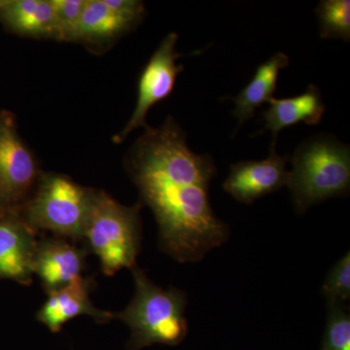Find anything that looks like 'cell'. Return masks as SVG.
<instances>
[{
	"mask_svg": "<svg viewBox=\"0 0 350 350\" xmlns=\"http://www.w3.org/2000/svg\"><path fill=\"white\" fill-rule=\"evenodd\" d=\"M268 109L262 112L264 130L269 131L273 137L271 148H275L278 135L283 129L305 123L314 126L321 122L326 111L319 87L310 84L303 94L286 98H273L269 101Z\"/></svg>",
	"mask_w": 350,
	"mask_h": 350,
	"instance_id": "12",
	"label": "cell"
},
{
	"mask_svg": "<svg viewBox=\"0 0 350 350\" xmlns=\"http://www.w3.org/2000/svg\"><path fill=\"white\" fill-rule=\"evenodd\" d=\"M86 248L70 239L52 237L38 241L33 273L38 276L46 293L50 294L83 278L86 268Z\"/></svg>",
	"mask_w": 350,
	"mask_h": 350,
	"instance_id": "10",
	"label": "cell"
},
{
	"mask_svg": "<svg viewBox=\"0 0 350 350\" xmlns=\"http://www.w3.org/2000/svg\"><path fill=\"white\" fill-rule=\"evenodd\" d=\"M43 172L18 131L15 115L0 111V213L20 211Z\"/></svg>",
	"mask_w": 350,
	"mask_h": 350,
	"instance_id": "6",
	"label": "cell"
},
{
	"mask_svg": "<svg viewBox=\"0 0 350 350\" xmlns=\"http://www.w3.org/2000/svg\"><path fill=\"white\" fill-rule=\"evenodd\" d=\"M0 23L17 36L57 40L50 0H0Z\"/></svg>",
	"mask_w": 350,
	"mask_h": 350,
	"instance_id": "13",
	"label": "cell"
},
{
	"mask_svg": "<svg viewBox=\"0 0 350 350\" xmlns=\"http://www.w3.org/2000/svg\"><path fill=\"white\" fill-rule=\"evenodd\" d=\"M56 20L57 41L75 42L85 0H50Z\"/></svg>",
	"mask_w": 350,
	"mask_h": 350,
	"instance_id": "18",
	"label": "cell"
},
{
	"mask_svg": "<svg viewBox=\"0 0 350 350\" xmlns=\"http://www.w3.org/2000/svg\"><path fill=\"white\" fill-rule=\"evenodd\" d=\"M178 34L170 32L163 39L138 80L137 100L128 124L121 133L115 135V144H122L128 135L140 126L147 128L146 116L154 105L169 98L174 92L177 76L183 66L176 61L181 54L176 52Z\"/></svg>",
	"mask_w": 350,
	"mask_h": 350,
	"instance_id": "7",
	"label": "cell"
},
{
	"mask_svg": "<svg viewBox=\"0 0 350 350\" xmlns=\"http://www.w3.org/2000/svg\"><path fill=\"white\" fill-rule=\"evenodd\" d=\"M287 162L288 156H280L275 148H271L265 160L232 163L223 188L238 202L253 204L287 186Z\"/></svg>",
	"mask_w": 350,
	"mask_h": 350,
	"instance_id": "8",
	"label": "cell"
},
{
	"mask_svg": "<svg viewBox=\"0 0 350 350\" xmlns=\"http://www.w3.org/2000/svg\"><path fill=\"white\" fill-rule=\"evenodd\" d=\"M142 206H123L107 193L96 190L82 241L85 248L98 256L105 275H114L135 266L142 244Z\"/></svg>",
	"mask_w": 350,
	"mask_h": 350,
	"instance_id": "5",
	"label": "cell"
},
{
	"mask_svg": "<svg viewBox=\"0 0 350 350\" xmlns=\"http://www.w3.org/2000/svg\"><path fill=\"white\" fill-rule=\"evenodd\" d=\"M139 22L111 10L103 0H85L75 42L90 49H103L135 29Z\"/></svg>",
	"mask_w": 350,
	"mask_h": 350,
	"instance_id": "14",
	"label": "cell"
},
{
	"mask_svg": "<svg viewBox=\"0 0 350 350\" xmlns=\"http://www.w3.org/2000/svg\"><path fill=\"white\" fill-rule=\"evenodd\" d=\"M38 232L25 223L20 211L0 213V280L29 285L33 278Z\"/></svg>",
	"mask_w": 350,
	"mask_h": 350,
	"instance_id": "9",
	"label": "cell"
},
{
	"mask_svg": "<svg viewBox=\"0 0 350 350\" xmlns=\"http://www.w3.org/2000/svg\"><path fill=\"white\" fill-rule=\"evenodd\" d=\"M287 187L299 214L331 198L347 195L350 187L349 145L330 135L301 142L291 158Z\"/></svg>",
	"mask_w": 350,
	"mask_h": 350,
	"instance_id": "2",
	"label": "cell"
},
{
	"mask_svg": "<svg viewBox=\"0 0 350 350\" xmlns=\"http://www.w3.org/2000/svg\"><path fill=\"white\" fill-rule=\"evenodd\" d=\"M288 64L289 57L282 52L276 53L258 66L250 83L238 96L232 98L236 105L232 114L241 125L252 118L258 108L273 98L280 70L287 68Z\"/></svg>",
	"mask_w": 350,
	"mask_h": 350,
	"instance_id": "15",
	"label": "cell"
},
{
	"mask_svg": "<svg viewBox=\"0 0 350 350\" xmlns=\"http://www.w3.org/2000/svg\"><path fill=\"white\" fill-rule=\"evenodd\" d=\"M126 167L151 209L161 248L179 262H196L223 245L229 226L216 217L209 185L217 174L213 157L195 153L172 117L160 128L147 126L129 151Z\"/></svg>",
	"mask_w": 350,
	"mask_h": 350,
	"instance_id": "1",
	"label": "cell"
},
{
	"mask_svg": "<svg viewBox=\"0 0 350 350\" xmlns=\"http://www.w3.org/2000/svg\"><path fill=\"white\" fill-rule=\"evenodd\" d=\"M94 283L92 278L80 280L48 294V299L36 314V319L52 333H59L64 324L81 315L93 317L98 323L109 321L115 314L96 308L90 298Z\"/></svg>",
	"mask_w": 350,
	"mask_h": 350,
	"instance_id": "11",
	"label": "cell"
},
{
	"mask_svg": "<svg viewBox=\"0 0 350 350\" xmlns=\"http://www.w3.org/2000/svg\"><path fill=\"white\" fill-rule=\"evenodd\" d=\"M322 295L332 303L342 304L350 298V253L344 256L329 271L322 285Z\"/></svg>",
	"mask_w": 350,
	"mask_h": 350,
	"instance_id": "19",
	"label": "cell"
},
{
	"mask_svg": "<svg viewBox=\"0 0 350 350\" xmlns=\"http://www.w3.org/2000/svg\"><path fill=\"white\" fill-rule=\"evenodd\" d=\"M96 193L66 175L43 172L20 213L36 232H51L59 238L82 241Z\"/></svg>",
	"mask_w": 350,
	"mask_h": 350,
	"instance_id": "4",
	"label": "cell"
},
{
	"mask_svg": "<svg viewBox=\"0 0 350 350\" xmlns=\"http://www.w3.org/2000/svg\"><path fill=\"white\" fill-rule=\"evenodd\" d=\"M320 38L350 41L349 0H322L315 9Z\"/></svg>",
	"mask_w": 350,
	"mask_h": 350,
	"instance_id": "16",
	"label": "cell"
},
{
	"mask_svg": "<svg viewBox=\"0 0 350 350\" xmlns=\"http://www.w3.org/2000/svg\"><path fill=\"white\" fill-rule=\"evenodd\" d=\"M131 269L135 296L123 312L115 315L131 329L128 349L181 344L188 334L186 294L177 288L165 290L158 286L137 265Z\"/></svg>",
	"mask_w": 350,
	"mask_h": 350,
	"instance_id": "3",
	"label": "cell"
},
{
	"mask_svg": "<svg viewBox=\"0 0 350 350\" xmlns=\"http://www.w3.org/2000/svg\"><path fill=\"white\" fill-rule=\"evenodd\" d=\"M321 350H350V314L342 304L329 301Z\"/></svg>",
	"mask_w": 350,
	"mask_h": 350,
	"instance_id": "17",
	"label": "cell"
}]
</instances>
